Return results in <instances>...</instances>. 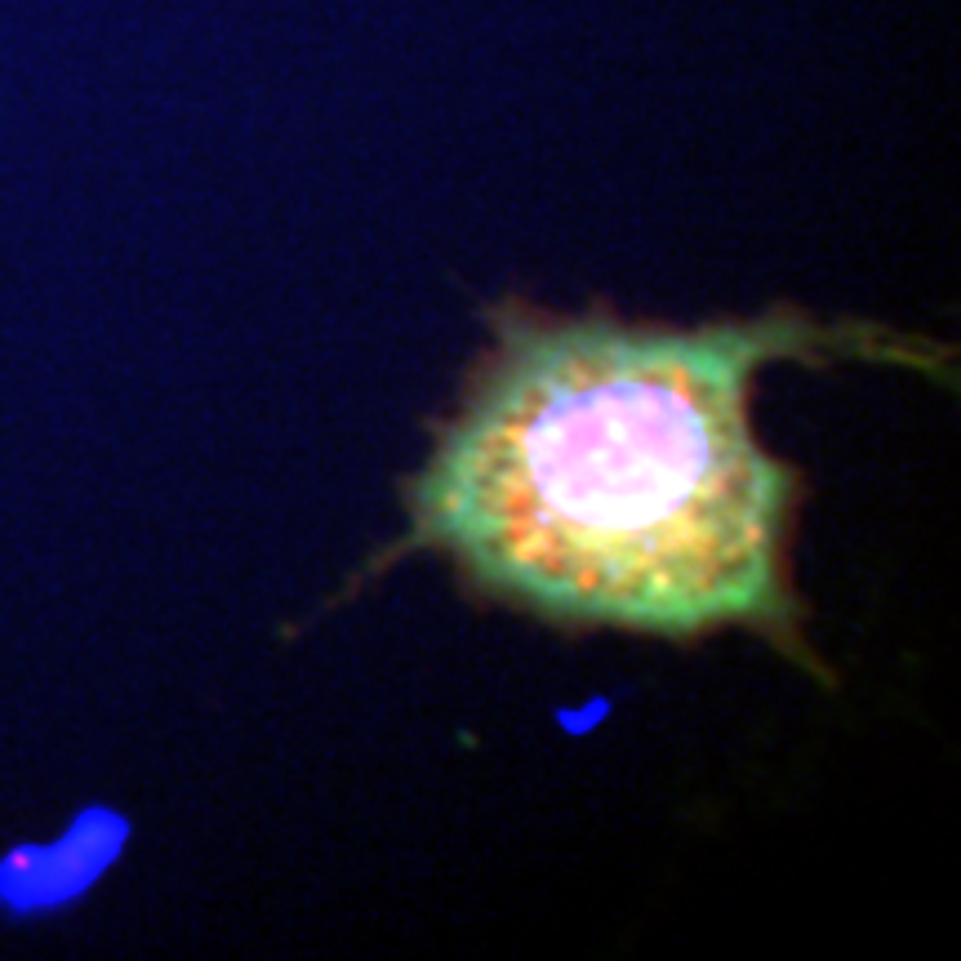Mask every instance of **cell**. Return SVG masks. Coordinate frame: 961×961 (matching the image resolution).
Here are the masks:
<instances>
[{
    "mask_svg": "<svg viewBox=\"0 0 961 961\" xmlns=\"http://www.w3.org/2000/svg\"><path fill=\"white\" fill-rule=\"evenodd\" d=\"M824 352L895 357L788 311L704 330L513 311L414 480V543L557 623L757 627L796 655V476L757 445L748 388L765 361Z\"/></svg>",
    "mask_w": 961,
    "mask_h": 961,
    "instance_id": "cell-1",
    "label": "cell"
},
{
    "mask_svg": "<svg viewBox=\"0 0 961 961\" xmlns=\"http://www.w3.org/2000/svg\"><path fill=\"white\" fill-rule=\"evenodd\" d=\"M116 837L112 833H72L63 846L41 851L28 859H14L0 873V895L10 904H54L63 895H72L76 886H85L94 877V868L107 864Z\"/></svg>",
    "mask_w": 961,
    "mask_h": 961,
    "instance_id": "cell-2",
    "label": "cell"
}]
</instances>
